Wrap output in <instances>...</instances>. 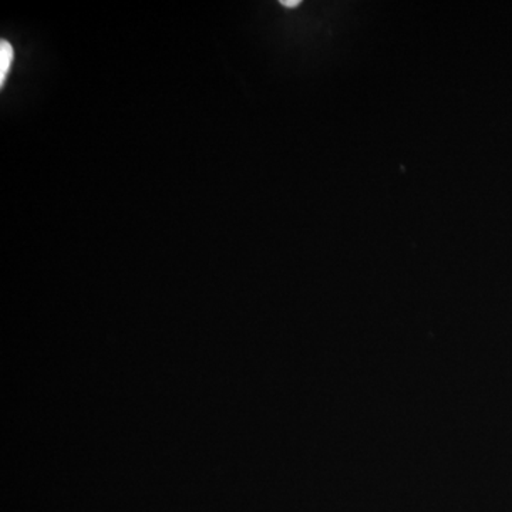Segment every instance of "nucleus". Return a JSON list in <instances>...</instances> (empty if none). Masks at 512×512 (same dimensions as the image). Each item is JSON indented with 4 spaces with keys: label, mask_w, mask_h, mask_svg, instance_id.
Masks as SVG:
<instances>
[{
    "label": "nucleus",
    "mask_w": 512,
    "mask_h": 512,
    "mask_svg": "<svg viewBox=\"0 0 512 512\" xmlns=\"http://www.w3.org/2000/svg\"><path fill=\"white\" fill-rule=\"evenodd\" d=\"M301 4L299 0H282L281 5L284 7H296Z\"/></svg>",
    "instance_id": "f03ea898"
},
{
    "label": "nucleus",
    "mask_w": 512,
    "mask_h": 512,
    "mask_svg": "<svg viewBox=\"0 0 512 512\" xmlns=\"http://www.w3.org/2000/svg\"><path fill=\"white\" fill-rule=\"evenodd\" d=\"M14 61V49L6 41L0 42V84L4 86L9 69Z\"/></svg>",
    "instance_id": "f257e3e1"
}]
</instances>
